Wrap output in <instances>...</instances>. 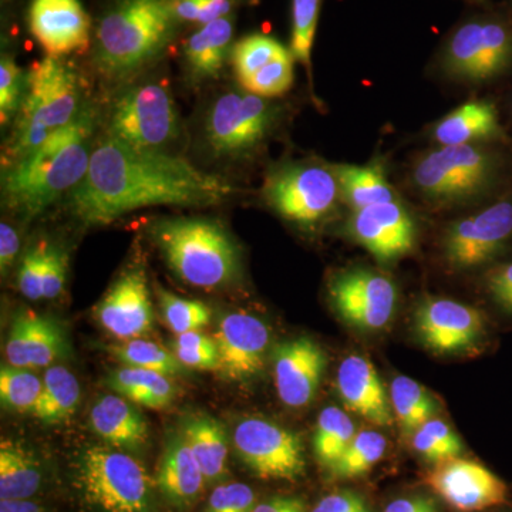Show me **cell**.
<instances>
[{
	"mask_svg": "<svg viewBox=\"0 0 512 512\" xmlns=\"http://www.w3.org/2000/svg\"><path fill=\"white\" fill-rule=\"evenodd\" d=\"M82 109L79 77L72 66L53 56L33 64L26 76L25 97L6 164L42 146L56 130L72 123Z\"/></svg>",
	"mask_w": 512,
	"mask_h": 512,
	"instance_id": "6",
	"label": "cell"
},
{
	"mask_svg": "<svg viewBox=\"0 0 512 512\" xmlns=\"http://www.w3.org/2000/svg\"><path fill=\"white\" fill-rule=\"evenodd\" d=\"M43 474L35 454L22 444H0V500H30L42 485Z\"/></svg>",
	"mask_w": 512,
	"mask_h": 512,
	"instance_id": "29",
	"label": "cell"
},
{
	"mask_svg": "<svg viewBox=\"0 0 512 512\" xmlns=\"http://www.w3.org/2000/svg\"><path fill=\"white\" fill-rule=\"evenodd\" d=\"M448 76L470 84H487L512 72V18L485 13L460 23L441 52Z\"/></svg>",
	"mask_w": 512,
	"mask_h": 512,
	"instance_id": "8",
	"label": "cell"
},
{
	"mask_svg": "<svg viewBox=\"0 0 512 512\" xmlns=\"http://www.w3.org/2000/svg\"><path fill=\"white\" fill-rule=\"evenodd\" d=\"M73 485L92 512H158L156 483L146 467L109 444L87 446L77 454Z\"/></svg>",
	"mask_w": 512,
	"mask_h": 512,
	"instance_id": "7",
	"label": "cell"
},
{
	"mask_svg": "<svg viewBox=\"0 0 512 512\" xmlns=\"http://www.w3.org/2000/svg\"><path fill=\"white\" fill-rule=\"evenodd\" d=\"M254 512H306V507L301 498L274 497L256 504Z\"/></svg>",
	"mask_w": 512,
	"mask_h": 512,
	"instance_id": "52",
	"label": "cell"
},
{
	"mask_svg": "<svg viewBox=\"0 0 512 512\" xmlns=\"http://www.w3.org/2000/svg\"><path fill=\"white\" fill-rule=\"evenodd\" d=\"M443 249L447 264L458 271L497 264L512 249V188L453 222Z\"/></svg>",
	"mask_w": 512,
	"mask_h": 512,
	"instance_id": "12",
	"label": "cell"
},
{
	"mask_svg": "<svg viewBox=\"0 0 512 512\" xmlns=\"http://www.w3.org/2000/svg\"><path fill=\"white\" fill-rule=\"evenodd\" d=\"M158 301L164 323L175 336L201 332L210 323V306L204 302L180 298L164 289H158Z\"/></svg>",
	"mask_w": 512,
	"mask_h": 512,
	"instance_id": "38",
	"label": "cell"
},
{
	"mask_svg": "<svg viewBox=\"0 0 512 512\" xmlns=\"http://www.w3.org/2000/svg\"><path fill=\"white\" fill-rule=\"evenodd\" d=\"M328 355L315 340H286L274 349V382L281 402L293 409L308 406L318 393Z\"/></svg>",
	"mask_w": 512,
	"mask_h": 512,
	"instance_id": "21",
	"label": "cell"
},
{
	"mask_svg": "<svg viewBox=\"0 0 512 512\" xmlns=\"http://www.w3.org/2000/svg\"><path fill=\"white\" fill-rule=\"evenodd\" d=\"M342 198L353 210L396 201L397 194L379 165H335Z\"/></svg>",
	"mask_w": 512,
	"mask_h": 512,
	"instance_id": "31",
	"label": "cell"
},
{
	"mask_svg": "<svg viewBox=\"0 0 512 512\" xmlns=\"http://www.w3.org/2000/svg\"><path fill=\"white\" fill-rule=\"evenodd\" d=\"M431 490L460 511H481L507 501V485L476 461L453 458L436 464L426 476Z\"/></svg>",
	"mask_w": 512,
	"mask_h": 512,
	"instance_id": "18",
	"label": "cell"
},
{
	"mask_svg": "<svg viewBox=\"0 0 512 512\" xmlns=\"http://www.w3.org/2000/svg\"><path fill=\"white\" fill-rule=\"evenodd\" d=\"M26 92V76L13 57L2 55L0 59V121L8 126L18 117Z\"/></svg>",
	"mask_w": 512,
	"mask_h": 512,
	"instance_id": "44",
	"label": "cell"
},
{
	"mask_svg": "<svg viewBox=\"0 0 512 512\" xmlns=\"http://www.w3.org/2000/svg\"><path fill=\"white\" fill-rule=\"evenodd\" d=\"M69 353V342L59 322L50 316L22 312L13 320L6 339L5 356L10 366L50 367Z\"/></svg>",
	"mask_w": 512,
	"mask_h": 512,
	"instance_id": "22",
	"label": "cell"
},
{
	"mask_svg": "<svg viewBox=\"0 0 512 512\" xmlns=\"http://www.w3.org/2000/svg\"><path fill=\"white\" fill-rule=\"evenodd\" d=\"M431 138L439 146L512 144L501 123L500 111L490 100H471L451 111L433 127Z\"/></svg>",
	"mask_w": 512,
	"mask_h": 512,
	"instance_id": "24",
	"label": "cell"
},
{
	"mask_svg": "<svg viewBox=\"0 0 512 512\" xmlns=\"http://www.w3.org/2000/svg\"><path fill=\"white\" fill-rule=\"evenodd\" d=\"M349 229L353 238L380 262L402 258L416 242L413 217L397 200L355 211Z\"/></svg>",
	"mask_w": 512,
	"mask_h": 512,
	"instance_id": "20",
	"label": "cell"
},
{
	"mask_svg": "<svg viewBox=\"0 0 512 512\" xmlns=\"http://www.w3.org/2000/svg\"><path fill=\"white\" fill-rule=\"evenodd\" d=\"M28 22L47 56L83 52L92 39V20L80 0H32Z\"/></svg>",
	"mask_w": 512,
	"mask_h": 512,
	"instance_id": "19",
	"label": "cell"
},
{
	"mask_svg": "<svg viewBox=\"0 0 512 512\" xmlns=\"http://www.w3.org/2000/svg\"><path fill=\"white\" fill-rule=\"evenodd\" d=\"M254 490L244 483H220L212 491L204 512H254Z\"/></svg>",
	"mask_w": 512,
	"mask_h": 512,
	"instance_id": "47",
	"label": "cell"
},
{
	"mask_svg": "<svg viewBox=\"0 0 512 512\" xmlns=\"http://www.w3.org/2000/svg\"><path fill=\"white\" fill-rule=\"evenodd\" d=\"M188 447L200 464L207 485L218 484L228 474V437L224 426L208 414H188L181 421Z\"/></svg>",
	"mask_w": 512,
	"mask_h": 512,
	"instance_id": "28",
	"label": "cell"
},
{
	"mask_svg": "<svg viewBox=\"0 0 512 512\" xmlns=\"http://www.w3.org/2000/svg\"><path fill=\"white\" fill-rule=\"evenodd\" d=\"M69 272V258L63 249L52 247L47 249L45 279H43V299H56L66 286Z\"/></svg>",
	"mask_w": 512,
	"mask_h": 512,
	"instance_id": "49",
	"label": "cell"
},
{
	"mask_svg": "<svg viewBox=\"0 0 512 512\" xmlns=\"http://www.w3.org/2000/svg\"><path fill=\"white\" fill-rule=\"evenodd\" d=\"M329 296L340 318L353 328L375 332L386 328L396 309V286L372 269L339 272L329 284Z\"/></svg>",
	"mask_w": 512,
	"mask_h": 512,
	"instance_id": "14",
	"label": "cell"
},
{
	"mask_svg": "<svg viewBox=\"0 0 512 512\" xmlns=\"http://www.w3.org/2000/svg\"><path fill=\"white\" fill-rule=\"evenodd\" d=\"M293 60L291 50H286L284 55L241 82L242 89L264 99L282 96L293 84Z\"/></svg>",
	"mask_w": 512,
	"mask_h": 512,
	"instance_id": "42",
	"label": "cell"
},
{
	"mask_svg": "<svg viewBox=\"0 0 512 512\" xmlns=\"http://www.w3.org/2000/svg\"><path fill=\"white\" fill-rule=\"evenodd\" d=\"M286 47L266 35H249L232 47L231 59L239 83L261 70L276 57L284 55Z\"/></svg>",
	"mask_w": 512,
	"mask_h": 512,
	"instance_id": "40",
	"label": "cell"
},
{
	"mask_svg": "<svg viewBox=\"0 0 512 512\" xmlns=\"http://www.w3.org/2000/svg\"><path fill=\"white\" fill-rule=\"evenodd\" d=\"M412 183L426 200L440 205L495 200L512 188L511 146H440L416 161Z\"/></svg>",
	"mask_w": 512,
	"mask_h": 512,
	"instance_id": "4",
	"label": "cell"
},
{
	"mask_svg": "<svg viewBox=\"0 0 512 512\" xmlns=\"http://www.w3.org/2000/svg\"><path fill=\"white\" fill-rule=\"evenodd\" d=\"M101 328L114 338L140 339L153 328V303L143 266H130L94 308Z\"/></svg>",
	"mask_w": 512,
	"mask_h": 512,
	"instance_id": "15",
	"label": "cell"
},
{
	"mask_svg": "<svg viewBox=\"0 0 512 512\" xmlns=\"http://www.w3.org/2000/svg\"><path fill=\"white\" fill-rule=\"evenodd\" d=\"M109 384L124 399L153 410L171 406L177 394L170 376L137 367L126 366L114 370L109 377Z\"/></svg>",
	"mask_w": 512,
	"mask_h": 512,
	"instance_id": "30",
	"label": "cell"
},
{
	"mask_svg": "<svg viewBox=\"0 0 512 512\" xmlns=\"http://www.w3.org/2000/svg\"><path fill=\"white\" fill-rule=\"evenodd\" d=\"M154 483L168 504L178 510H188L197 503L207 485L180 430L168 437Z\"/></svg>",
	"mask_w": 512,
	"mask_h": 512,
	"instance_id": "25",
	"label": "cell"
},
{
	"mask_svg": "<svg viewBox=\"0 0 512 512\" xmlns=\"http://www.w3.org/2000/svg\"><path fill=\"white\" fill-rule=\"evenodd\" d=\"M510 113H511V120H512V94L510 99Z\"/></svg>",
	"mask_w": 512,
	"mask_h": 512,
	"instance_id": "55",
	"label": "cell"
},
{
	"mask_svg": "<svg viewBox=\"0 0 512 512\" xmlns=\"http://www.w3.org/2000/svg\"><path fill=\"white\" fill-rule=\"evenodd\" d=\"M390 403L403 436L412 437L424 423L433 419L437 406L430 393L407 376H399L390 384Z\"/></svg>",
	"mask_w": 512,
	"mask_h": 512,
	"instance_id": "33",
	"label": "cell"
},
{
	"mask_svg": "<svg viewBox=\"0 0 512 512\" xmlns=\"http://www.w3.org/2000/svg\"><path fill=\"white\" fill-rule=\"evenodd\" d=\"M232 443L242 463L262 480L296 481L305 474L301 437L274 421L242 419L232 433Z\"/></svg>",
	"mask_w": 512,
	"mask_h": 512,
	"instance_id": "13",
	"label": "cell"
},
{
	"mask_svg": "<svg viewBox=\"0 0 512 512\" xmlns=\"http://www.w3.org/2000/svg\"><path fill=\"white\" fill-rule=\"evenodd\" d=\"M384 512H436V508L427 498H400L387 505Z\"/></svg>",
	"mask_w": 512,
	"mask_h": 512,
	"instance_id": "53",
	"label": "cell"
},
{
	"mask_svg": "<svg viewBox=\"0 0 512 512\" xmlns=\"http://www.w3.org/2000/svg\"><path fill=\"white\" fill-rule=\"evenodd\" d=\"M47 249L45 242L35 245L23 255L18 269V288L29 301H42L43 279H45Z\"/></svg>",
	"mask_w": 512,
	"mask_h": 512,
	"instance_id": "45",
	"label": "cell"
},
{
	"mask_svg": "<svg viewBox=\"0 0 512 512\" xmlns=\"http://www.w3.org/2000/svg\"><path fill=\"white\" fill-rule=\"evenodd\" d=\"M178 20L174 0H116L94 33V62L109 82L143 72L173 42Z\"/></svg>",
	"mask_w": 512,
	"mask_h": 512,
	"instance_id": "3",
	"label": "cell"
},
{
	"mask_svg": "<svg viewBox=\"0 0 512 512\" xmlns=\"http://www.w3.org/2000/svg\"><path fill=\"white\" fill-rule=\"evenodd\" d=\"M356 433L352 419L339 407L329 406L323 409L313 436V450L320 463L330 470Z\"/></svg>",
	"mask_w": 512,
	"mask_h": 512,
	"instance_id": "34",
	"label": "cell"
},
{
	"mask_svg": "<svg viewBox=\"0 0 512 512\" xmlns=\"http://www.w3.org/2000/svg\"><path fill=\"white\" fill-rule=\"evenodd\" d=\"M412 446L421 457L434 464L460 457L463 443L453 429L440 419L424 423L412 436Z\"/></svg>",
	"mask_w": 512,
	"mask_h": 512,
	"instance_id": "39",
	"label": "cell"
},
{
	"mask_svg": "<svg viewBox=\"0 0 512 512\" xmlns=\"http://www.w3.org/2000/svg\"><path fill=\"white\" fill-rule=\"evenodd\" d=\"M94 124L96 113L83 107L72 123L56 130L42 146L3 165L6 207L23 220L32 221L82 183L92 158Z\"/></svg>",
	"mask_w": 512,
	"mask_h": 512,
	"instance_id": "2",
	"label": "cell"
},
{
	"mask_svg": "<svg viewBox=\"0 0 512 512\" xmlns=\"http://www.w3.org/2000/svg\"><path fill=\"white\" fill-rule=\"evenodd\" d=\"M80 396L79 380L69 369L64 366L47 367L42 393L32 414L42 423H64L76 413Z\"/></svg>",
	"mask_w": 512,
	"mask_h": 512,
	"instance_id": "32",
	"label": "cell"
},
{
	"mask_svg": "<svg viewBox=\"0 0 512 512\" xmlns=\"http://www.w3.org/2000/svg\"><path fill=\"white\" fill-rule=\"evenodd\" d=\"M271 329L264 320L247 312H231L221 318L214 340L220 356V372L229 380L244 382L262 372L271 345Z\"/></svg>",
	"mask_w": 512,
	"mask_h": 512,
	"instance_id": "17",
	"label": "cell"
},
{
	"mask_svg": "<svg viewBox=\"0 0 512 512\" xmlns=\"http://www.w3.org/2000/svg\"><path fill=\"white\" fill-rule=\"evenodd\" d=\"M234 185L168 151L141 150L107 136L93 148L89 171L69 197L84 225H107L141 208L208 207L234 194Z\"/></svg>",
	"mask_w": 512,
	"mask_h": 512,
	"instance_id": "1",
	"label": "cell"
},
{
	"mask_svg": "<svg viewBox=\"0 0 512 512\" xmlns=\"http://www.w3.org/2000/svg\"><path fill=\"white\" fill-rule=\"evenodd\" d=\"M485 288L495 305L512 316V259L491 266L485 276Z\"/></svg>",
	"mask_w": 512,
	"mask_h": 512,
	"instance_id": "48",
	"label": "cell"
},
{
	"mask_svg": "<svg viewBox=\"0 0 512 512\" xmlns=\"http://www.w3.org/2000/svg\"><path fill=\"white\" fill-rule=\"evenodd\" d=\"M151 235L168 268L185 284L218 289L239 274V254L227 229L205 218L157 222Z\"/></svg>",
	"mask_w": 512,
	"mask_h": 512,
	"instance_id": "5",
	"label": "cell"
},
{
	"mask_svg": "<svg viewBox=\"0 0 512 512\" xmlns=\"http://www.w3.org/2000/svg\"><path fill=\"white\" fill-rule=\"evenodd\" d=\"M42 387L43 377L30 369L3 365L0 370V400L15 412L33 413Z\"/></svg>",
	"mask_w": 512,
	"mask_h": 512,
	"instance_id": "37",
	"label": "cell"
},
{
	"mask_svg": "<svg viewBox=\"0 0 512 512\" xmlns=\"http://www.w3.org/2000/svg\"><path fill=\"white\" fill-rule=\"evenodd\" d=\"M338 392L349 412L372 421L376 426H392L390 396L376 367L366 357L352 355L340 363Z\"/></svg>",
	"mask_w": 512,
	"mask_h": 512,
	"instance_id": "23",
	"label": "cell"
},
{
	"mask_svg": "<svg viewBox=\"0 0 512 512\" xmlns=\"http://www.w3.org/2000/svg\"><path fill=\"white\" fill-rule=\"evenodd\" d=\"M20 238L16 229L8 222L0 224V271L8 275L19 254Z\"/></svg>",
	"mask_w": 512,
	"mask_h": 512,
	"instance_id": "51",
	"label": "cell"
},
{
	"mask_svg": "<svg viewBox=\"0 0 512 512\" xmlns=\"http://www.w3.org/2000/svg\"><path fill=\"white\" fill-rule=\"evenodd\" d=\"M264 195L285 220L313 227L335 210L342 192L333 167L295 163L278 168L266 178Z\"/></svg>",
	"mask_w": 512,
	"mask_h": 512,
	"instance_id": "11",
	"label": "cell"
},
{
	"mask_svg": "<svg viewBox=\"0 0 512 512\" xmlns=\"http://www.w3.org/2000/svg\"><path fill=\"white\" fill-rule=\"evenodd\" d=\"M90 424L104 443L127 453L143 450L150 439L146 417L120 394H104L96 400Z\"/></svg>",
	"mask_w": 512,
	"mask_h": 512,
	"instance_id": "26",
	"label": "cell"
},
{
	"mask_svg": "<svg viewBox=\"0 0 512 512\" xmlns=\"http://www.w3.org/2000/svg\"><path fill=\"white\" fill-rule=\"evenodd\" d=\"M107 136L141 150L167 151L180 137L173 94L164 84L140 83L111 104Z\"/></svg>",
	"mask_w": 512,
	"mask_h": 512,
	"instance_id": "9",
	"label": "cell"
},
{
	"mask_svg": "<svg viewBox=\"0 0 512 512\" xmlns=\"http://www.w3.org/2000/svg\"><path fill=\"white\" fill-rule=\"evenodd\" d=\"M0 512H47L30 500H0Z\"/></svg>",
	"mask_w": 512,
	"mask_h": 512,
	"instance_id": "54",
	"label": "cell"
},
{
	"mask_svg": "<svg viewBox=\"0 0 512 512\" xmlns=\"http://www.w3.org/2000/svg\"><path fill=\"white\" fill-rule=\"evenodd\" d=\"M312 512H370L360 495L342 491L322 498Z\"/></svg>",
	"mask_w": 512,
	"mask_h": 512,
	"instance_id": "50",
	"label": "cell"
},
{
	"mask_svg": "<svg viewBox=\"0 0 512 512\" xmlns=\"http://www.w3.org/2000/svg\"><path fill=\"white\" fill-rule=\"evenodd\" d=\"M421 342L433 352L456 353L476 346L485 335V316L473 306L451 299H426L414 315Z\"/></svg>",
	"mask_w": 512,
	"mask_h": 512,
	"instance_id": "16",
	"label": "cell"
},
{
	"mask_svg": "<svg viewBox=\"0 0 512 512\" xmlns=\"http://www.w3.org/2000/svg\"><path fill=\"white\" fill-rule=\"evenodd\" d=\"M235 0H174V13L180 23L202 26L231 16Z\"/></svg>",
	"mask_w": 512,
	"mask_h": 512,
	"instance_id": "46",
	"label": "cell"
},
{
	"mask_svg": "<svg viewBox=\"0 0 512 512\" xmlns=\"http://www.w3.org/2000/svg\"><path fill=\"white\" fill-rule=\"evenodd\" d=\"M322 0H292L291 53L306 69H311L313 42L318 28Z\"/></svg>",
	"mask_w": 512,
	"mask_h": 512,
	"instance_id": "41",
	"label": "cell"
},
{
	"mask_svg": "<svg viewBox=\"0 0 512 512\" xmlns=\"http://www.w3.org/2000/svg\"><path fill=\"white\" fill-rule=\"evenodd\" d=\"M386 450L387 440L383 434L375 430L357 431L330 471L339 478L363 476L382 460Z\"/></svg>",
	"mask_w": 512,
	"mask_h": 512,
	"instance_id": "36",
	"label": "cell"
},
{
	"mask_svg": "<svg viewBox=\"0 0 512 512\" xmlns=\"http://www.w3.org/2000/svg\"><path fill=\"white\" fill-rule=\"evenodd\" d=\"M171 350L187 369H220L217 343L202 332H190L175 336L171 342Z\"/></svg>",
	"mask_w": 512,
	"mask_h": 512,
	"instance_id": "43",
	"label": "cell"
},
{
	"mask_svg": "<svg viewBox=\"0 0 512 512\" xmlns=\"http://www.w3.org/2000/svg\"><path fill=\"white\" fill-rule=\"evenodd\" d=\"M109 352L124 366L151 370L165 376H181L187 369L175 357L173 350H167L158 343L143 338L110 345Z\"/></svg>",
	"mask_w": 512,
	"mask_h": 512,
	"instance_id": "35",
	"label": "cell"
},
{
	"mask_svg": "<svg viewBox=\"0 0 512 512\" xmlns=\"http://www.w3.org/2000/svg\"><path fill=\"white\" fill-rule=\"evenodd\" d=\"M274 104L249 92L221 94L204 121L208 150L218 158L248 157L264 144L276 123Z\"/></svg>",
	"mask_w": 512,
	"mask_h": 512,
	"instance_id": "10",
	"label": "cell"
},
{
	"mask_svg": "<svg viewBox=\"0 0 512 512\" xmlns=\"http://www.w3.org/2000/svg\"><path fill=\"white\" fill-rule=\"evenodd\" d=\"M234 15L202 25L184 43L188 72L198 82L220 76L232 53Z\"/></svg>",
	"mask_w": 512,
	"mask_h": 512,
	"instance_id": "27",
	"label": "cell"
}]
</instances>
